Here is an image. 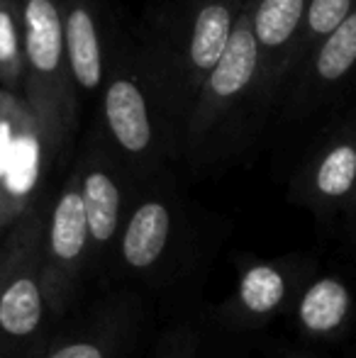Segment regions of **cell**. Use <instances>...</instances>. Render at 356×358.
<instances>
[{"mask_svg":"<svg viewBox=\"0 0 356 358\" xmlns=\"http://www.w3.org/2000/svg\"><path fill=\"white\" fill-rule=\"evenodd\" d=\"M24 22L22 98L57 154L76 122V98L64 49L62 0H20Z\"/></svg>","mask_w":356,"mask_h":358,"instance_id":"obj_1","label":"cell"},{"mask_svg":"<svg viewBox=\"0 0 356 358\" xmlns=\"http://www.w3.org/2000/svg\"><path fill=\"white\" fill-rule=\"evenodd\" d=\"M247 0H200L193 13L183 20V27L173 34L176 52L169 57L176 85L185 100L198 98L205 78L220 64L232 39L234 24Z\"/></svg>","mask_w":356,"mask_h":358,"instance_id":"obj_2","label":"cell"},{"mask_svg":"<svg viewBox=\"0 0 356 358\" xmlns=\"http://www.w3.org/2000/svg\"><path fill=\"white\" fill-rule=\"evenodd\" d=\"M259 78V47L252 32V17L244 5L227 52L222 54L213 73L205 78L198 98L190 105L188 139L198 144L222 122V117L249 93Z\"/></svg>","mask_w":356,"mask_h":358,"instance_id":"obj_3","label":"cell"},{"mask_svg":"<svg viewBox=\"0 0 356 358\" xmlns=\"http://www.w3.org/2000/svg\"><path fill=\"white\" fill-rule=\"evenodd\" d=\"M88 246L90 231L81 198V178L76 171L59 190L44 231V275H47L52 310H57L59 302L66 300L69 287L83 268Z\"/></svg>","mask_w":356,"mask_h":358,"instance_id":"obj_4","label":"cell"},{"mask_svg":"<svg viewBox=\"0 0 356 358\" xmlns=\"http://www.w3.org/2000/svg\"><path fill=\"white\" fill-rule=\"evenodd\" d=\"M44 231L29 241L0 292V336L10 341L37 334L52 307L44 275Z\"/></svg>","mask_w":356,"mask_h":358,"instance_id":"obj_5","label":"cell"},{"mask_svg":"<svg viewBox=\"0 0 356 358\" xmlns=\"http://www.w3.org/2000/svg\"><path fill=\"white\" fill-rule=\"evenodd\" d=\"M103 120L110 139L124 156L142 159L152 151V113L142 85L132 73L110 76L103 90Z\"/></svg>","mask_w":356,"mask_h":358,"instance_id":"obj_6","label":"cell"},{"mask_svg":"<svg viewBox=\"0 0 356 358\" xmlns=\"http://www.w3.org/2000/svg\"><path fill=\"white\" fill-rule=\"evenodd\" d=\"M64 49L73 88L83 93H98L105 78L103 42L98 17L88 0L64 3Z\"/></svg>","mask_w":356,"mask_h":358,"instance_id":"obj_7","label":"cell"},{"mask_svg":"<svg viewBox=\"0 0 356 358\" xmlns=\"http://www.w3.org/2000/svg\"><path fill=\"white\" fill-rule=\"evenodd\" d=\"M173 217L164 200L147 198L132 210L120 234V256L132 271H149L162 261L171 241Z\"/></svg>","mask_w":356,"mask_h":358,"instance_id":"obj_8","label":"cell"},{"mask_svg":"<svg viewBox=\"0 0 356 358\" xmlns=\"http://www.w3.org/2000/svg\"><path fill=\"white\" fill-rule=\"evenodd\" d=\"M354 297L349 285L337 275H320L305 287L295 305L298 327L313 339H329L347 327Z\"/></svg>","mask_w":356,"mask_h":358,"instance_id":"obj_9","label":"cell"},{"mask_svg":"<svg viewBox=\"0 0 356 358\" xmlns=\"http://www.w3.org/2000/svg\"><path fill=\"white\" fill-rule=\"evenodd\" d=\"M290 297V273L273 261H249L242 266L234 290V312L247 322L271 320Z\"/></svg>","mask_w":356,"mask_h":358,"instance_id":"obj_10","label":"cell"},{"mask_svg":"<svg viewBox=\"0 0 356 358\" xmlns=\"http://www.w3.org/2000/svg\"><path fill=\"white\" fill-rule=\"evenodd\" d=\"M81 178V198L86 208L90 246H108L118 236L122 222V190L118 178L108 166L100 161H90L78 171Z\"/></svg>","mask_w":356,"mask_h":358,"instance_id":"obj_11","label":"cell"},{"mask_svg":"<svg viewBox=\"0 0 356 358\" xmlns=\"http://www.w3.org/2000/svg\"><path fill=\"white\" fill-rule=\"evenodd\" d=\"M247 10L259 47V73H262L269 57L278 54L298 34L308 0H254V3L247 0Z\"/></svg>","mask_w":356,"mask_h":358,"instance_id":"obj_12","label":"cell"},{"mask_svg":"<svg viewBox=\"0 0 356 358\" xmlns=\"http://www.w3.org/2000/svg\"><path fill=\"white\" fill-rule=\"evenodd\" d=\"M24 83V22L20 0H0V85L20 95Z\"/></svg>","mask_w":356,"mask_h":358,"instance_id":"obj_13","label":"cell"},{"mask_svg":"<svg viewBox=\"0 0 356 358\" xmlns=\"http://www.w3.org/2000/svg\"><path fill=\"white\" fill-rule=\"evenodd\" d=\"M356 183V149L352 144H337L320 159L313 171V190L322 200H342Z\"/></svg>","mask_w":356,"mask_h":358,"instance_id":"obj_14","label":"cell"},{"mask_svg":"<svg viewBox=\"0 0 356 358\" xmlns=\"http://www.w3.org/2000/svg\"><path fill=\"white\" fill-rule=\"evenodd\" d=\"M356 62V13L349 15L322 42L315 59V71L322 80L342 78Z\"/></svg>","mask_w":356,"mask_h":358,"instance_id":"obj_15","label":"cell"},{"mask_svg":"<svg viewBox=\"0 0 356 358\" xmlns=\"http://www.w3.org/2000/svg\"><path fill=\"white\" fill-rule=\"evenodd\" d=\"M44 227H47L44 213L32 205L27 213L15 222L13 229L8 231V236H5L3 244H0V292H3V285H5V280H8L10 271L15 268L20 256H22L24 249L29 246V241L37 234H42Z\"/></svg>","mask_w":356,"mask_h":358,"instance_id":"obj_16","label":"cell"},{"mask_svg":"<svg viewBox=\"0 0 356 358\" xmlns=\"http://www.w3.org/2000/svg\"><path fill=\"white\" fill-rule=\"evenodd\" d=\"M352 0H310L305 10V24L310 34H332L349 17Z\"/></svg>","mask_w":356,"mask_h":358,"instance_id":"obj_17","label":"cell"},{"mask_svg":"<svg viewBox=\"0 0 356 358\" xmlns=\"http://www.w3.org/2000/svg\"><path fill=\"white\" fill-rule=\"evenodd\" d=\"M44 358H113V339L108 336H78L54 344Z\"/></svg>","mask_w":356,"mask_h":358,"instance_id":"obj_18","label":"cell"},{"mask_svg":"<svg viewBox=\"0 0 356 358\" xmlns=\"http://www.w3.org/2000/svg\"><path fill=\"white\" fill-rule=\"evenodd\" d=\"M164 358H188V339H185V336H176L171 349H169V354Z\"/></svg>","mask_w":356,"mask_h":358,"instance_id":"obj_19","label":"cell"}]
</instances>
